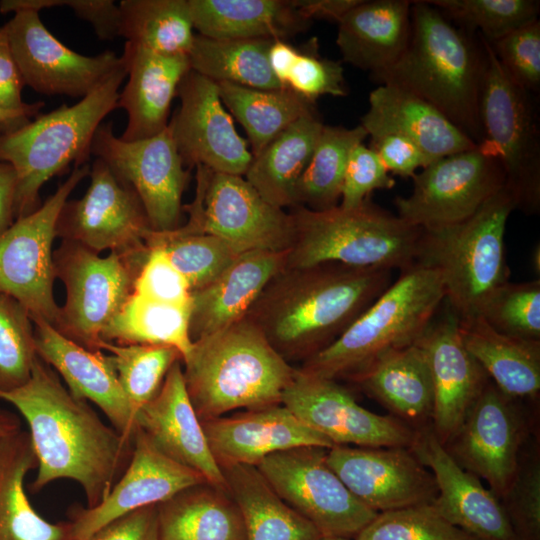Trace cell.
<instances>
[{"label":"cell","mask_w":540,"mask_h":540,"mask_svg":"<svg viewBox=\"0 0 540 540\" xmlns=\"http://www.w3.org/2000/svg\"><path fill=\"white\" fill-rule=\"evenodd\" d=\"M24 82L10 51L4 26L0 27V107L6 110H27L34 103L22 100Z\"/></svg>","instance_id":"cell-58"},{"label":"cell","mask_w":540,"mask_h":540,"mask_svg":"<svg viewBox=\"0 0 540 540\" xmlns=\"http://www.w3.org/2000/svg\"><path fill=\"white\" fill-rule=\"evenodd\" d=\"M226 489L237 504L246 540H321L319 530L287 504L255 466L221 467Z\"/></svg>","instance_id":"cell-37"},{"label":"cell","mask_w":540,"mask_h":540,"mask_svg":"<svg viewBox=\"0 0 540 540\" xmlns=\"http://www.w3.org/2000/svg\"><path fill=\"white\" fill-rule=\"evenodd\" d=\"M395 184L379 156L370 147L360 143L352 149L347 161L340 206L355 208L374 190H389Z\"/></svg>","instance_id":"cell-54"},{"label":"cell","mask_w":540,"mask_h":540,"mask_svg":"<svg viewBox=\"0 0 540 540\" xmlns=\"http://www.w3.org/2000/svg\"><path fill=\"white\" fill-rule=\"evenodd\" d=\"M203 482L202 475L164 455L135 428L131 458L123 474L101 503L74 511L72 538L87 540L110 522Z\"/></svg>","instance_id":"cell-22"},{"label":"cell","mask_w":540,"mask_h":540,"mask_svg":"<svg viewBox=\"0 0 540 540\" xmlns=\"http://www.w3.org/2000/svg\"><path fill=\"white\" fill-rule=\"evenodd\" d=\"M26 420L37 459L30 488L59 479L77 482L87 507L101 503L128 465L133 440L106 425L87 401L74 397L39 357L30 379L0 393Z\"/></svg>","instance_id":"cell-1"},{"label":"cell","mask_w":540,"mask_h":540,"mask_svg":"<svg viewBox=\"0 0 540 540\" xmlns=\"http://www.w3.org/2000/svg\"><path fill=\"white\" fill-rule=\"evenodd\" d=\"M36 467L27 432L0 439V540H73L70 522L51 523L32 507L24 480Z\"/></svg>","instance_id":"cell-35"},{"label":"cell","mask_w":540,"mask_h":540,"mask_svg":"<svg viewBox=\"0 0 540 540\" xmlns=\"http://www.w3.org/2000/svg\"><path fill=\"white\" fill-rule=\"evenodd\" d=\"M20 430L19 419L13 414L0 409V439Z\"/></svg>","instance_id":"cell-63"},{"label":"cell","mask_w":540,"mask_h":540,"mask_svg":"<svg viewBox=\"0 0 540 540\" xmlns=\"http://www.w3.org/2000/svg\"><path fill=\"white\" fill-rule=\"evenodd\" d=\"M85 194L66 201L57 221V237L100 253L148 251L151 232L143 206L134 190L100 159L90 166Z\"/></svg>","instance_id":"cell-17"},{"label":"cell","mask_w":540,"mask_h":540,"mask_svg":"<svg viewBox=\"0 0 540 540\" xmlns=\"http://www.w3.org/2000/svg\"><path fill=\"white\" fill-rule=\"evenodd\" d=\"M360 0H293L299 12L309 20L339 21Z\"/></svg>","instance_id":"cell-59"},{"label":"cell","mask_w":540,"mask_h":540,"mask_svg":"<svg viewBox=\"0 0 540 540\" xmlns=\"http://www.w3.org/2000/svg\"><path fill=\"white\" fill-rule=\"evenodd\" d=\"M479 316L499 333L540 341V280L507 282L492 294Z\"/></svg>","instance_id":"cell-50"},{"label":"cell","mask_w":540,"mask_h":540,"mask_svg":"<svg viewBox=\"0 0 540 540\" xmlns=\"http://www.w3.org/2000/svg\"><path fill=\"white\" fill-rule=\"evenodd\" d=\"M176 96L180 106L168 126L184 165L245 175L253 155L223 106L217 82L190 69Z\"/></svg>","instance_id":"cell-20"},{"label":"cell","mask_w":540,"mask_h":540,"mask_svg":"<svg viewBox=\"0 0 540 540\" xmlns=\"http://www.w3.org/2000/svg\"><path fill=\"white\" fill-rule=\"evenodd\" d=\"M100 349L110 353L108 360L136 416L156 396L171 366L182 360L179 351L169 346L103 341Z\"/></svg>","instance_id":"cell-45"},{"label":"cell","mask_w":540,"mask_h":540,"mask_svg":"<svg viewBox=\"0 0 540 540\" xmlns=\"http://www.w3.org/2000/svg\"><path fill=\"white\" fill-rule=\"evenodd\" d=\"M196 167V194L183 206L189 215L184 231L214 235L239 254L289 251L295 235L290 212L267 202L243 176Z\"/></svg>","instance_id":"cell-11"},{"label":"cell","mask_w":540,"mask_h":540,"mask_svg":"<svg viewBox=\"0 0 540 540\" xmlns=\"http://www.w3.org/2000/svg\"><path fill=\"white\" fill-rule=\"evenodd\" d=\"M531 431L522 401L506 396L489 380L443 446L462 468L484 479L500 499L513 480Z\"/></svg>","instance_id":"cell-16"},{"label":"cell","mask_w":540,"mask_h":540,"mask_svg":"<svg viewBox=\"0 0 540 540\" xmlns=\"http://www.w3.org/2000/svg\"><path fill=\"white\" fill-rule=\"evenodd\" d=\"M326 460L349 491L376 513L429 504L438 489L432 472L408 447L335 445Z\"/></svg>","instance_id":"cell-21"},{"label":"cell","mask_w":540,"mask_h":540,"mask_svg":"<svg viewBox=\"0 0 540 540\" xmlns=\"http://www.w3.org/2000/svg\"><path fill=\"white\" fill-rule=\"evenodd\" d=\"M360 124L368 136L378 132L402 135L433 160L478 145L434 106L392 85L371 91L369 109Z\"/></svg>","instance_id":"cell-30"},{"label":"cell","mask_w":540,"mask_h":540,"mask_svg":"<svg viewBox=\"0 0 540 540\" xmlns=\"http://www.w3.org/2000/svg\"><path fill=\"white\" fill-rule=\"evenodd\" d=\"M323 127L317 112L299 118L253 157L245 179L270 204L283 209L296 206L297 183Z\"/></svg>","instance_id":"cell-38"},{"label":"cell","mask_w":540,"mask_h":540,"mask_svg":"<svg viewBox=\"0 0 540 540\" xmlns=\"http://www.w3.org/2000/svg\"><path fill=\"white\" fill-rule=\"evenodd\" d=\"M350 380L413 430L431 426L432 376L425 352L417 343L383 354Z\"/></svg>","instance_id":"cell-31"},{"label":"cell","mask_w":540,"mask_h":540,"mask_svg":"<svg viewBox=\"0 0 540 540\" xmlns=\"http://www.w3.org/2000/svg\"><path fill=\"white\" fill-rule=\"evenodd\" d=\"M290 213L295 235L285 268L340 263L402 271L415 263L422 229L369 198L355 208L317 211L296 205Z\"/></svg>","instance_id":"cell-8"},{"label":"cell","mask_w":540,"mask_h":540,"mask_svg":"<svg viewBox=\"0 0 540 540\" xmlns=\"http://www.w3.org/2000/svg\"><path fill=\"white\" fill-rule=\"evenodd\" d=\"M367 136L361 124L351 129L324 125L311 159L297 183L296 205L317 211L337 206L349 155Z\"/></svg>","instance_id":"cell-43"},{"label":"cell","mask_w":540,"mask_h":540,"mask_svg":"<svg viewBox=\"0 0 540 540\" xmlns=\"http://www.w3.org/2000/svg\"><path fill=\"white\" fill-rule=\"evenodd\" d=\"M411 7L407 0H360L338 23L343 61L371 75L395 63L409 41Z\"/></svg>","instance_id":"cell-32"},{"label":"cell","mask_w":540,"mask_h":540,"mask_svg":"<svg viewBox=\"0 0 540 540\" xmlns=\"http://www.w3.org/2000/svg\"><path fill=\"white\" fill-rule=\"evenodd\" d=\"M369 136V147L379 156L389 173L412 178L419 169L422 170L435 161L402 135L378 132Z\"/></svg>","instance_id":"cell-56"},{"label":"cell","mask_w":540,"mask_h":540,"mask_svg":"<svg viewBox=\"0 0 540 540\" xmlns=\"http://www.w3.org/2000/svg\"><path fill=\"white\" fill-rule=\"evenodd\" d=\"M321 540H351V539L346 538V537L327 536V537H323Z\"/></svg>","instance_id":"cell-64"},{"label":"cell","mask_w":540,"mask_h":540,"mask_svg":"<svg viewBox=\"0 0 540 540\" xmlns=\"http://www.w3.org/2000/svg\"><path fill=\"white\" fill-rule=\"evenodd\" d=\"M68 6L76 15L89 21L101 39L119 36V7L112 0H3L0 12H15L32 9L37 12L44 8Z\"/></svg>","instance_id":"cell-55"},{"label":"cell","mask_w":540,"mask_h":540,"mask_svg":"<svg viewBox=\"0 0 540 540\" xmlns=\"http://www.w3.org/2000/svg\"><path fill=\"white\" fill-rule=\"evenodd\" d=\"M89 171L88 164L74 166L42 205L0 235V292L16 299L32 319H43L53 327L60 311L54 297L52 250L57 221L69 195Z\"/></svg>","instance_id":"cell-12"},{"label":"cell","mask_w":540,"mask_h":540,"mask_svg":"<svg viewBox=\"0 0 540 540\" xmlns=\"http://www.w3.org/2000/svg\"><path fill=\"white\" fill-rule=\"evenodd\" d=\"M355 540H477L448 522L432 503L379 512Z\"/></svg>","instance_id":"cell-48"},{"label":"cell","mask_w":540,"mask_h":540,"mask_svg":"<svg viewBox=\"0 0 540 540\" xmlns=\"http://www.w3.org/2000/svg\"><path fill=\"white\" fill-rule=\"evenodd\" d=\"M148 251L110 252L102 257L78 243L62 240L53 251V262L66 298L54 328L89 350H101L102 332L132 294Z\"/></svg>","instance_id":"cell-10"},{"label":"cell","mask_w":540,"mask_h":540,"mask_svg":"<svg viewBox=\"0 0 540 540\" xmlns=\"http://www.w3.org/2000/svg\"><path fill=\"white\" fill-rule=\"evenodd\" d=\"M191 305H174L141 297L132 292L103 330L102 341L115 344L169 346L182 360L190 352Z\"/></svg>","instance_id":"cell-41"},{"label":"cell","mask_w":540,"mask_h":540,"mask_svg":"<svg viewBox=\"0 0 540 540\" xmlns=\"http://www.w3.org/2000/svg\"><path fill=\"white\" fill-rule=\"evenodd\" d=\"M87 540H160L157 505L126 514L105 525Z\"/></svg>","instance_id":"cell-57"},{"label":"cell","mask_w":540,"mask_h":540,"mask_svg":"<svg viewBox=\"0 0 540 540\" xmlns=\"http://www.w3.org/2000/svg\"><path fill=\"white\" fill-rule=\"evenodd\" d=\"M326 454V448L298 447L271 454L255 467L323 537H355L377 513L349 491L328 465Z\"/></svg>","instance_id":"cell-13"},{"label":"cell","mask_w":540,"mask_h":540,"mask_svg":"<svg viewBox=\"0 0 540 540\" xmlns=\"http://www.w3.org/2000/svg\"><path fill=\"white\" fill-rule=\"evenodd\" d=\"M202 423L217 463L256 466L265 457L298 447L334 445L301 422L282 403L220 416Z\"/></svg>","instance_id":"cell-26"},{"label":"cell","mask_w":540,"mask_h":540,"mask_svg":"<svg viewBox=\"0 0 540 540\" xmlns=\"http://www.w3.org/2000/svg\"><path fill=\"white\" fill-rule=\"evenodd\" d=\"M4 29L24 85L42 94L83 98L123 62L110 50L93 57L71 50L32 9L15 11Z\"/></svg>","instance_id":"cell-19"},{"label":"cell","mask_w":540,"mask_h":540,"mask_svg":"<svg viewBox=\"0 0 540 540\" xmlns=\"http://www.w3.org/2000/svg\"><path fill=\"white\" fill-rule=\"evenodd\" d=\"M217 85L222 103L246 131L253 157L290 124L316 112L314 103L290 89L262 90L230 82Z\"/></svg>","instance_id":"cell-40"},{"label":"cell","mask_w":540,"mask_h":540,"mask_svg":"<svg viewBox=\"0 0 540 540\" xmlns=\"http://www.w3.org/2000/svg\"><path fill=\"white\" fill-rule=\"evenodd\" d=\"M160 540H246L240 510L226 489L208 482L157 505Z\"/></svg>","instance_id":"cell-36"},{"label":"cell","mask_w":540,"mask_h":540,"mask_svg":"<svg viewBox=\"0 0 540 540\" xmlns=\"http://www.w3.org/2000/svg\"><path fill=\"white\" fill-rule=\"evenodd\" d=\"M499 500L515 540H540V451L536 437L524 445L513 480Z\"/></svg>","instance_id":"cell-49"},{"label":"cell","mask_w":540,"mask_h":540,"mask_svg":"<svg viewBox=\"0 0 540 540\" xmlns=\"http://www.w3.org/2000/svg\"><path fill=\"white\" fill-rule=\"evenodd\" d=\"M122 56L127 66V83L117 107L127 112L128 122L120 136L135 141L164 131L178 86L190 70L188 56H169L126 42Z\"/></svg>","instance_id":"cell-28"},{"label":"cell","mask_w":540,"mask_h":540,"mask_svg":"<svg viewBox=\"0 0 540 540\" xmlns=\"http://www.w3.org/2000/svg\"><path fill=\"white\" fill-rule=\"evenodd\" d=\"M287 252L241 254L220 276L192 292V342L246 317L269 281L286 266Z\"/></svg>","instance_id":"cell-29"},{"label":"cell","mask_w":540,"mask_h":540,"mask_svg":"<svg viewBox=\"0 0 540 540\" xmlns=\"http://www.w3.org/2000/svg\"><path fill=\"white\" fill-rule=\"evenodd\" d=\"M433 474L436 510L477 540H515L500 500L446 451L431 426L417 431L409 447Z\"/></svg>","instance_id":"cell-24"},{"label":"cell","mask_w":540,"mask_h":540,"mask_svg":"<svg viewBox=\"0 0 540 540\" xmlns=\"http://www.w3.org/2000/svg\"><path fill=\"white\" fill-rule=\"evenodd\" d=\"M489 44L500 65L514 82L528 92L538 90L540 86L538 19Z\"/></svg>","instance_id":"cell-51"},{"label":"cell","mask_w":540,"mask_h":540,"mask_svg":"<svg viewBox=\"0 0 540 540\" xmlns=\"http://www.w3.org/2000/svg\"><path fill=\"white\" fill-rule=\"evenodd\" d=\"M90 152L134 190L152 230L165 232L179 227L189 171L169 126L155 136L126 141L115 136L112 122L101 124Z\"/></svg>","instance_id":"cell-15"},{"label":"cell","mask_w":540,"mask_h":540,"mask_svg":"<svg viewBox=\"0 0 540 540\" xmlns=\"http://www.w3.org/2000/svg\"><path fill=\"white\" fill-rule=\"evenodd\" d=\"M135 424L164 455L226 489L222 469L189 398L182 360L171 366L156 396L138 412Z\"/></svg>","instance_id":"cell-25"},{"label":"cell","mask_w":540,"mask_h":540,"mask_svg":"<svg viewBox=\"0 0 540 540\" xmlns=\"http://www.w3.org/2000/svg\"><path fill=\"white\" fill-rule=\"evenodd\" d=\"M146 244L164 251L192 292L214 281L241 255L214 235L186 232L180 226L165 232L151 230Z\"/></svg>","instance_id":"cell-44"},{"label":"cell","mask_w":540,"mask_h":540,"mask_svg":"<svg viewBox=\"0 0 540 540\" xmlns=\"http://www.w3.org/2000/svg\"><path fill=\"white\" fill-rule=\"evenodd\" d=\"M32 320L38 357L54 368L74 397L93 402L115 430L133 440L136 415L107 355L70 340L43 319Z\"/></svg>","instance_id":"cell-27"},{"label":"cell","mask_w":540,"mask_h":540,"mask_svg":"<svg viewBox=\"0 0 540 540\" xmlns=\"http://www.w3.org/2000/svg\"><path fill=\"white\" fill-rule=\"evenodd\" d=\"M281 403L334 446L409 448L417 434L391 415H379L364 408L336 380L309 375L299 369L284 390Z\"/></svg>","instance_id":"cell-18"},{"label":"cell","mask_w":540,"mask_h":540,"mask_svg":"<svg viewBox=\"0 0 540 540\" xmlns=\"http://www.w3.org/2000/svg\"><path fill=\"white\" fill-rule=\"evenodd\" d=\"M484 50L427 1H412L408 44L395 63L372 78L428 102L476 144Z\"/></svg>","instance_id":"cell-3"},{"label":"cell","mask_w":540,"mask_h":540,"mask_svg":"<svg viewBox=\"0 0 540 540\" xmlns=\"http://www.w3.org/2000/svg\"><path fill=\"white\" fill-rule=\"evenodd\" d=\"M484 73L478 144L500 163L505 187L517 209L537 213L540 208V140L528 91L514 82L500 65L490 44L480 36Z\"/></svg>","instance_id":"cell-9"},{"label":"cell","mask_w":540,"mask_h":540,"mask_svg":"<svg viewBox=\"0 0 540 540\" xmlns=\"http://www.w3.org/2000/svg\"><path fill=\"white\" fill-rule=\"evenodd\" d=\"M182 363L201 422L240 408L281 403L296 371L246 317L194 341Z\"/></svg>","instance_id":"cell-4"},{"label":"cell","mask_w":540,"mask_h":540,"mask_svg":"<svg viewBox=\"0 0 540 540\" xmlns=\"http://www.w3.org/2000/svg\"><path fill=\"white\" fill-rule=\"evenodd\" d=\"M517 203L504 186L468 219L423 230L415 263L441 275L444 302L459 320L479 316L492 294L509 282L505 231Z\"/></svg>","instance_id":"cell-7"},{"label":"cell","mask_w":540,"mask_h":540,"mask_svg":"<svg viewBox=\"0 0 540 540\" xmlns=\"http://www.w3.org/2000/svg\"><path fill=\"white\" fill-rule=\"evenodd\" d=\"M44 103H34L27 110L14 111L0 107V135L12 132L31 121L38 114Z\"/></svg>","instance_id":"cell-62"},{"label":"cell","mask_w":540,"mask_h":540,"mask_svg":"<svg viewBox=\"0 0 540 540\" xmlns=\"http://www.w3.org/2000/svg\"><path fill=\"white\" fill-rule=\"evenodd\" d=\"M463 343L506 396L536 401L540 393V341L511 337L481 316L459 320Z\"/></svg>","instance_id":"cell-34"},{"label":"cell","mask_w":540,"mask_h":540,"mask_svg":"<svg viewBox=\"0 0 540 540\" xmlns=\"http://www.w3.org/2000/svg\"><path fill=\"white\" fill-rule=\"evenodd\" d=\"M287 88L314 103L323 95L342 97L347 94L341 62L322 58L317 53V42L300 50L290 71Z\"/></svg>","instance_id":"cell-52"},{"label":"cell","mask_w":540,"mask_h":540,"mask_svg":"<svg viewBox=\"0 0 540 540\" xmlns=\"http://www.w3.org/2000/svg\"><path fill=\"white\" fill-rule=\"evenodd\" d=\"M412 179L410 195L394 200L396 215L423 230L468 219L505 185L500 163L479 145L435 160Z\"/></svg>","instance_id":"cell-14"},{"label":"cell","mask_w":540,"mask_h":540,"mask_svg":"<svg viewBox=\"0 0 540 540\" xmlns=\"http://www.w3.org/2000/svg\"><path fill=\"white\" fill-rule=\"evenodd\" d=\"M119 36L169 56H188L194 40L188 0H122Z\"/></svg>","instance_id":"cell-42"},{"label":"cell","mask_w":540,"mask_h":540,"mask_svg":"<svg viewBox=\"0 0 540 540\" xmlns=\"http://www.w3.org/2000/svg\"><path fill=\"white\" fill-rule=\"evenodd\" d=\"M445 17L463 28L478 30L492 43L538 19L540 4L535 0H426Z\"/></svg>","instance_id":"cell-46"},{"label":"cell","mask_w":540,"mask_h":540,"mask_svg":"<svg viewBox=\"0 0 540 540\" xmlns=\"http://www.w3.org/2000/svg\"><path fill=\"white\" fill-rule=\"evenodd\" d=\"M16 174L13 167L0 161V235L15 220Z\"/></svg>","instance_id":"cell-60"},{"label":"cell","mask_w":540,"mask_h":540,"mask_svg":"<svg viewBox=\"0 0 540 540\" xmlns=\"http://www.w3.org/2000/svg\"><path fill=\"white\" fill-rule=\"evenodd\" d=\"M37 359L29 312L16 299L0 292V393L24 385Z\"/></svg>","instance_id":"cell-47"},{"label":"cell","mask_w":540,"mask_h":540,"mask_svg":"<svg viewBox=\"0 0 540 540\" xmlns=\"http://www.w3.org/2000/svg\"><path fill=\"white\" fill-rule=\"evenodd\" d=\"M391 273L340 263L284 268L246 318L284 359L305 361L332 344L387 289Z\"/></svg>","instance_id":"cell-2"},{"label":"cell","mask_w":540,"mask_h":540,"mask_svg":"<svg viewBox=\"0 0 540 540\" xmlns=\"http://www.w3.org/2000/svg\"><path fill=\"white\" fill-rule=\"evenodd\" d=\"M276 39H218L195 35L190 69L215 82L262 90L288 89L274 76L268 51Z\"/></svg>","instance_id":"cell-39"},{"label":"cell","mask_w":540,"mask_h":540,"mask_svg":"<svg viewBox=\"0 0 540 540\" xmlns=\"http://www.w3.org/2000/svg\"><path fill=\"white\" fill-rule=\"evenodd\" d=\"M445 300L441 275L417 263L400 276L328 347L299 370L351 379L383 354L409 346L424 333Z\"/></svg>","instance_id":"cell-5"},{"label":"cell","mask_w":540,"mask_h":540,"mask_svg":"<svg viewBox=\"0 0 540 540\" xmlns=\"http://www.w3.org/2000/svg\"><path fill=\"white\" fill-rule=\"evenodd\" d=\"M301 49L294 47L286 40L276 39L268 51L270 68L276 79L287 88L290 71Z\"/></svg>","instance_id":"cell-61"},{"label":"cell","mask_w":540,"mask_h":540,"mask_svg":"<svg viewBox=\"0 0 540 540\" xmlns=\"http://www.w3.org/2000/svg\"><path fill=\"white\" fill-rule=\"evenodd\" d=\"M188 4L194 29L210 38L286 40L312 22L293 0H188Z\"/></svg>","instance_id":"cell-33"},{"label":"cell","mask_w":540,"mask_h":540,"mask_svg":"<svg viewBox=\"0 0 540 540\" xmlns=\"http://www.w3.org/2000/svg\"><path fill=\"white\" fill-rule=\"evenodd\" d=\"M445 309L416 341L430 368L434 390L431 428L442 445L458 430L490 380L466 349L458 317L447 305Z\"/></svg>","instance_id":"cell-23"},{"label":"cell","mask_w":540,"mask_h":540,"mask_svg":"<svg viewBox=\"0 0 540 540\" xmlns=\"http://www.w3.org/2000/svg\"><path fill=\"white\" fill-rule=\"evenodd\" d=\"M133 293L158 302L191 305L192 290L187 279L173 266L164 251L150 246L135 279Z\"/></svg>","instance_id":"cell-53"},{"label":"cell","mask_w":540,"mask_h":540,"mask_svg":"<svg viewBox=\"0 0 540 540\" xmlns=\"http://www.w3.org/2000/svg\"><path fill=\"white\" fill-rule=\"evenodd\" d=\"M122 58L121 65L78 103L62 105L0 135V161L10 164L16 174L15 220L40 206L39 191L51 177L71 163L86 164L96 130L117 108L119 88L127 76Z\"/></svg>","instance_id":"cell-6"}]
</instances>
